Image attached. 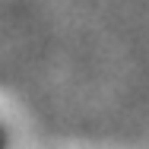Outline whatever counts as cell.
<instances>
[{
    "label": "cell",
    "instance_id": "1",
    "mask_svg": "<svg viewBox=\"0 0 149 149\" xmlns=\"http://www.w3.org/2000/svg\"><path fill=\"white\" fill-rule=\"evenodd\" d=\"M0 149H6V130H3V124H0Z\"/></svg>",
    "mask_w": 149,
    "mask_h": 149
}]
</instances>
